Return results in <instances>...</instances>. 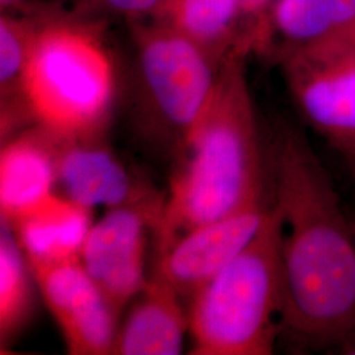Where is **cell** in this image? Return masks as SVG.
Here are the masks:
<instances>
[{"instance_id": "cell-16", "label": "cell", "mask_w": 355, "mask_h": 355, "mask_svg": "<svg viewBox=\"0 0 355 355\" xmlns=\"http://www.w3.org/2000/svg\"><path fill=\"white\" fill-rule=\"evenodd\" d=\"M32 268L12 230L1 225L0 233V347L8 349L24 331L35 312Z\"/></svg>"}, {"instance_id": "cell-18", "label": "cell", "mask_w": 355, "mask_h": 355, "mask_svg": "<svg viewBox=\"0 0 355 355\" xmlns=\"http://www.w3.org/2000/svg\"><path fill=\"white\" fill-rule=\"evenodd\" d=\"M272 0H242L246 13H255L262 11Z\"/></svg>"}, {"instance_id": "cell-10", "label": "cell", "mask_w": 355, "mask_h": 355, "mask_svg": "<svg viewBox=\"0 0 355 355\" xmlns=\"http://www.w3.org/2000/svg\"><path fill=\"white\" fill-rule=\"evenodd\" d=\"M57 186L62 195L89 209L146 203L165 196L133 174L104 136L80 140L55 137Z\"/></svg>"}, {"instance_id": "cell-1", "label": "cell", "mask_w": 355, "mask_h": 355, "mask_svg": "<svg viewBox=\"0 0 355 355\" xmlns=\"http://www.w3.org/2000/svg\"><path fill=\"white\" fill-rule=\"evenodd\" d=\"M271 199L282 218V334L309 349H345L355 333V224L328 168L297 129L268 146Z\"/></svg>"}, {"instance_id": "cell-12", "label": "cell", "mask_w": 355, "mask_h": 355, "mask_svg": "<svg viewBox=\"0 0 355 355\" xmlns=\"http://www.w3.org/2000/svg\"><path fill=\"white\" fill-rule=\"evenodd\" d=\"M186 333H190V318L184 300L152 275L119 327L112 354H180Z\"/></svg>"}, {"instance_id": "cell-14", "label": "cell", "mask_w": 355, "mask_h": 355, "mask_svg": "<svg viewBox=\"0 0 355 355\" xmlns=\"http://www.w3.org/2000/svg\"><path fill=\"white\" fill-rule=\"evenodd\" d=\"M246 15L242 0H166L159 20L175 28L199 46L225 60L230 51L243 42L237 35L242 16Z\"/></svg>"}, {"instance_id": "cell-4", "label": "cell", "mask_w": 355, "mask_h": 355, "mask_svg": "<svg viewBox=\"0 0 355 355\" xmlns=\"http://www.w3.org/2000/svg\"><path fill=\"white\" fill-rule=\"evenodd\" d=\"M282 230L271 199L252 242L191 299V354H272L284 309Z\"/></svg>"}, {"instance_id": "cell-13", "label": "cell", "mask_w": 355, "mask_h": 355, "mask_svg": "<svg viewBox=\"0 0 355 355\" xmlns=\"http://www.w3.org/2000/svg\"><path fill=\"white\" fill-rule=\"evenodd\" d=\"M92 225V209L53 193L8 228L33 267L80 259Z\"/></svg>"}, {"instance_id": "cell-8", "label": "cell", "mask_w": 355, "mask_h": 355, "mask_svg": "<svg viewBox=\"0 0 355 355\" xmlns=\"http://www.w3.org/2000/svg\"><path fill=\"white\" fill-rule=\"evenodd\" d=\"M271 198L234 215L198 225L158 250L153 277L191 299L252 242L263 225Z\"/></svg>"}, {"instance_id": "cell-7", "label": "cell", "mask_w": 355, "mask_h": 355, "mask_svg": "<svg viewBox=\"0 0 355 355\" xmlns=\"http://www.w3.org/2000/svg\"><path fill=\"white\" fill-rule=\"evenodd\" d=\"M165 198L107 209L94 223L80 253L89 277L121 312L142 291L148 236L157 230Z\"/></svg>"}, {"instance_id": "cell-17", "label": "cell", "mask_w": 355, "mask_h": 355, "mask_svg": "<svg viewBox=\"0 0 355 355\" xmlns=\"http://www.w3.org/2000/svg\"><path fill=\"white\" fill-rule=\"evenodd\" d=\"M111 12L125 16L132 21L159 20L166 0H92Z\"/></svg>"}, {"instance_id": "cell-5", "label": "cell", "mask_w": 355, "mask_h": 355, "mask_svg": "<svg viewBox=\"0 0 355 355\" xmlns=\"http://www.w3.org/2000/svg\"><path fill=\"white\" fill-rule=\"evenodd\" d=\"M136 98L142 130L174 158L215 86L224 60L162 20L133 21Z\"/></svg>"}, {"instance_id": "cell-11", "label": "cell", "mask_w": 355, "mask_h": 355, "mask_svg": "<svg viewBox=\"0 0 355 355\" xmlns=\"http://www.w3.org/2000/svg\"><path fill=\"white\" fill-rule=\"evenodd\" d=\"M55 136L33 125L6 140L0 152V214L6 227L55 193Z\"/></svg>"}, {"instance_id": "cell-2", "label": "cell", "mask_w": 355, "mask_h": 355, "mask_svg": "<svg viewBox=\"0 0 355 355\" xmlns=\"http://www.w3.org/2000/svg\"><path fill=\"white\" fill-rule=\"evenodd\" d=\"M248 46L223 61L202 114L174 158L161 221L158 250L205 223L265 203L270 182L246 71Z\"/></svg>"}, {"instance_id": "cell-3", "label": "cell", "mask_w": 355, "mask_h": 355, "mask_svg": "<svg viewBox=\"0 0 355 355\" xmlns=\"http://www.w3.org/2000/svg\"><path fill=\"white\" fill-rule=\"evenodd\" d=\"M116 89L114 55L101 26L45 12L21 80L32 123L64 140L104 136Z\"/></svg>"}, {"instance_id": "cell-22", "label": "cell", "mask_w": 355, "mask_h": 355, "mask_svg": "<svg viewBox=\"0 0 355 355\" xmlns=\"http://www.w3.org/2000/svg\"><path fill=\"white\" fill-rule=\"evenodd\" d=\"M349 35H350V36H352V38H353V40H354L355 41V26H353V28H352L350 31H349Z\"/></svg>"}, {"instance_id": "cell-15", "label": "cell", "mask_w": 355, "mask_h": 355, "mask_svg": "<svg viewBox=\"0 0 355 355\" xmlns=\"http://www.w3.org/2000/svg\"><path fill=\"white\" fill-rule=\"evenodd\" d=\"M268 19L282 46L302 45L349 32L355 0H272Z\"/></svg>"}, {"instance_id": "cell-19", "label": "cell", "mask_w": 355, "mask_h": 355, "mask_svg": "<svg viewBox=\"0 0 355 355\" xmlns=\"http://www.w3.org/2000/svg\"><path fill=\"white\" fill-rule=\"evenodd\" d=\"M26 0H0L1 11H15L26 4Z\"/></svg>"}, {"instance_id": "cell-9", "label": "cell", "mask_w": 355, "mask_h": 355, "mask_svg": "<svg viewBox=\"0 0 355 355\" xmlns=\"http://www.w3.org/2000/svg\"><path fill=\"white\" fill-rule=\"evenodd\" d=\"M45 304L73 355L114 352L120 313L89 277L80 259L31 266Z\"/></svg>"}, {"instance_id": "cell-6", "label": "cell", "mask_w": 355, "mask_h": 355, "mask_svg": "<svg viewBox=\"0 0 355 355\" xmlns=\"http://www.w3.org/2000/svg\"><path fill=\"white\" fill-rule=\"evenodd\" d=\"M292 101L343 155L355 154V41L349 32L278 51Z\"/></svg>"}, {"instance_id": "cell-23", "label": "cell", "mask_w": 355, "mask_h": 355, "mask_svg": "<svg viewBox=\"0 0 355 355\" xmlns=\"http://www.w3.org/2000/svg\"><path fill=\"white\" fill-rule=\"evenodd\" d=\"M345 354L355 355V347H353V349H349V350H347Z\"/></svg>"}, {"instance_id": "cell-20", "label": "cell", "mask_w": 355, "mask_h": 355, "mask_svg": "<svg viewBox=\"0 0 355 355\" xmlns=\"http://www.w3.org/2000/svg\"><path fill=\"white\" fill-rule=\"evenodd\" d=\"M343 161L347 166L350 174L353 175L355 179V154H349V155H343Z\"/></svg>"}, {"instance_id": "cell-21", "label": "cell", "mask_w": 355, "mask_h": 355, "mask_svg": "<svg viewBox=\"0 0 355 355\" xmlns=\"http://www.w3.org/2000/svg\"><path fill=\"white\" fill-rule=\"evenodd\" d=\"M353 347H355V333L354 336H353V338H352V341H350V343H349V345H347V346L343 349V350H345L343 353H346L349 349H353Z\"/></svg>"}]
</instances>
